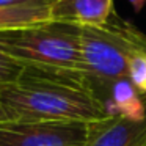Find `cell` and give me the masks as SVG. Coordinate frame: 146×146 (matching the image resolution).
Returning a JSON list of instances; mask_svg holds the SVG:
<instances>
[{"label":"cell","mask_w":146,"mask_h":146,"mask_svg":"<svg viewBox=\"0 0 146 146\" xmlns=\"http://www.w3.org/2000/svg\"><path fill=\"white\" fill-rule=\"evenodd\" d=\"M113 13V0H57L50 7V21L80 29L99 27Z\"/></svg>","instance_id":"6"},{"label":"cell","mask_w":146,"mask_h":146,"mask_svg":"<svg viewBox=\"0 0 146 146\" xmlns=\"http://www.w3.org/2000/svg\"><path fill=\"white\" fill-rule=\"evenodd\" d=\"M22 71H24L22 64L13 60L3 50H0V86L14 82L21 76Z\"/></svg>","instance_id":"9"},{"label":"cell","mask_w":146,"mask_h":146,"mask_svg":"<svg viewBox=\"0 0 146 146\" xmlns=\"http://www.w3.org/2000/svg\"><path fill=\"white\" fill-rule=\"evenodd\" d=\"M0 108L8 121H82L107 116L88 79L79 71L24 68L14 82L0 86Z\"/></svg>","instance_id":"1"},{"label":"cell","mask_w":146,"mask_h":146,"mask_svg":"<svg viewBox=\"0 0 146 146\" xmlns=\"http://www.w3.org/2000/svg\"><path fill=\"white\" fill-rule=\"evenodd\" d=\"M50 21V8L47 7H0V30L33 25Z\"/></svg>","instance_id":"7"},{"label":"cell","mask_w":146,"mask_h":146,"mask_svg":"<svg viewBox=\"0 0 146 146\" xmlns=\"http://www.w3.org/2000/svg\"><path fill=\"white\" fill-rule=\"evenodd\" d=\"M140 54H146V33L116 11L104 25L80 29L79 72L93 88L127 79L130 61Z\"/></svg>","instance_id":"2"},{"label":"cell","mask_w":146,"mask_h":146,"mask_svg":"<svg viewBox=\"0 0 146 146\" xmlns=\"http://www.w3.org/2000/svg\"><path fill=\"white\" fill-rule=\"evenodd\" d=\"M90 123L41 121L0 123V146H83Z\"/></svg>","instance_id":"4"},{"label":"cell","mask_w":146,"mask_h":146,"mask_svg":"<svg viewBox=\"0 0 146 146\" xmlns=\"http://www.w3.org/2000/svg\"><path fill=\"white\" fill-rule=\"evenodd\" d=\"M83 146H146V118L105 116L90 123Z\"/></svg>","instance_id":"5"},{"label":"cell","mask_w":146,"mask_h":146,"mask_svg":"<svg viewBox=\"0 0 146 146\" xmlns=\"http://www.w3.org/2000/svg\"><path fill=\"white\" fill-rule=\"evenodd\" d=\"M132 85L141 94L146 96V54H140L132 58L129 64V77Z\"/></svg>","instance_id":"8"},{"label":"cell","mask_w":146,"mask_h":146,"mask_svg":"<svg viewBox=\"0 0 146 146\" xmlns=\"http://www.w3.org/2000/svg\"><path fill=\"white\" fill-rule=\"evenodd\" d=\"M0 50L24 68L79 71L80 27L49 21L0 30Z\"/></svg>","instance_id":"3"},{"label":"cell","mask_w":146,"mask_h":146,"mask_svg":"<svg viewBox=\"0 0 146 146\" xmlns=\"http://www.w3.org/2000/svg\"><path fill=\"white\" fill-rule=\"evenodd\" d=\"M57 0H0L2 8H16V7H47L50 8Z\"/></svg>","instance_id":"10"},{"label":"cell","mask_w":146,"mask_h":146,"mask_svg":"<svg viewBox=\"0 0 146 146\" xmlns=\"http://www.w3.org/2000/svg\"><path fill=\"white\" fill-rule=\"evenodd\" d=\"M3 121H8V119H7V116H5L3 110H2V108H0V123H3Z\"/></svg>","instance_id":"11"}]
</instances>
